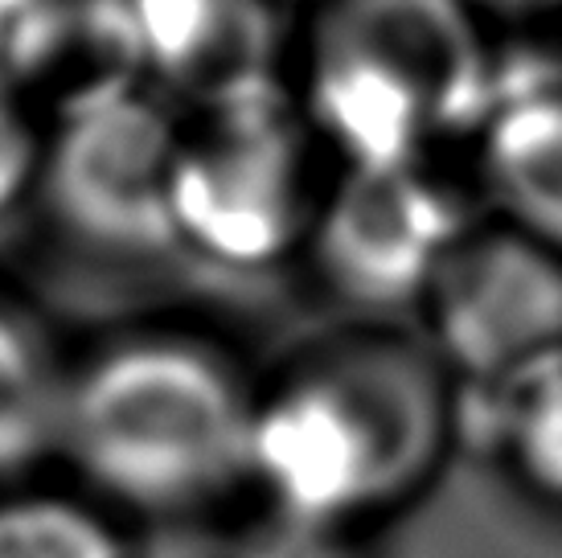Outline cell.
Listing matches in <instances>:
<instances>
[{
	"mask_svg": "<svg viewBox=\"0 0 562 558\" xmlns=\"http://www.w3.org/2000/svg\"><path fill=\"white\" fill-rule=\"evenodd\" d=\"M42 156L46 144L37 140L25 111L13 94L0 91V214H9L30 189L42 181Z\"/></svg>",
	"mask_w": 562,
	"mask_h": 558,
	"instance_id": "cell-14",
	"label": "cell"
},
{
	"mask_svg": "<svg viewBox=\"0 0 562 558\" xmlns=\"http://www.w3.org/2000/svg\"><path fill=\"white\" fill-rule=\"evenodd\" d=\"M469 234L460 198L423 165L349 169L313 226V259L337 300L370 316L419 309L436 271Z\"/></svg>",
	"mask_w": 562,
	"mask_h": 558,
	"instance_id": "cell-7",
	"label": "cell"
},
{
	"mask_svg": "<svg viewBox=\"0 0 562 558\" xmlns=\"http://www.w3.org/2000/svg\"><path fill=\"white\" fill-rule=\"evenodd\" d=\"M469 4H493V9H517V13H530V9H550L562 0H469Z\"/></svg>",
	"mask_w": 562,
	"mask_h": 558,
	"instance_id": "cell-15",
	"label": "cell"
},
{
	"mask_svg": "<svg viewBox=\"0 0 562 558\" xmlns=\"http://www.w3.org/2000/svg\"><path fill=\"white\" fill-rule=\"evenodd\" d=\"M419 309L456 390L497 394L562 357V255L501 217L469 226Z\"/></svg>",
	"mask_w": 562,
	"mask_h": 558,
	"instance_id": "cell-5",
	"label": "cell"
},
{
	"mask_svg": "<svg viewBox=\"0 0 562 558\" xmlns=\"http://www.w3.org/2000/svg\"><path fill=\"white\" fill-rule=\"evenodd\" d=\"M132 54L202 108L267 91V0H132Z\"/></svg>",
	"mask_w": 562,
	"mask_h": 558,
	"instance_id": "cell-8",
	"label": "cell"
},
{
	"mask_svg": "<svg viewBox=\"0 0 562 558\" xmlns=\"http://www.w3.org/2000/svg\"><path fill=\"white\" fill-rule=\"evenodd\" d=\"M460 451V390L423 337L353 325L259 378L255 510L370 534L431 493Z\"/></svg>",
	"mask_w": 562,
	"mask_h": 558,
	"instance_id": "cell-1",
	"label": "cell"
},
{
	"mask_svg": "<svg viewBox=\"0 0 562 558\" xmlns=\"http://www.w3.org/2000/svg\"><path fill=\"white\" fill-rule=\"evenodd\" d=\"M181 127L157 99L94 91L75 103L42 156V198L87 247L148 255L177 247L172 169Z\"/></svg>",
	"mask_w": 562,
	"mask_h": 558,
	"instance_id": "cell-6",
	"label": "cell"
},
{
	"mask_svg": "<svg viewBox=\"0 0 562 558\" xmlns=\"http://www.w3.org/2000/svg\"><path fill=\"white\" fill-rule=\"evenodd\" d=\"M493 111V49L469 0H328L308 37L304 120L349 160L423 165Z\"/></svg>",
	"mask_w": 562,
	"mask_h": 558,
	"instance_id": "cell-3",
	"label": "cell"
},
{
	"mask_svg": "<svg viewBox=\"0 0 562 558\" xmlns=\"http://www.w3.org/2000/svg\"><path fill=\"white\" fill-rule=\"evenodd\" d=\"M321 205L308 120L271 87L202 108V120L181 127L177 247L222 267H271L313 238Z\"/></svg>",
	"mask_w": 562,
	"mask_h": 558,
	"instance_id": "cell-4",
	"label": "cell"
},
{
	"mask_svg": "<svg viewBox=\"0 0 562 558\" xmlns=\"http://www.w3.org/2000/svg\"><path fill=\"white\" fill-rule=\"evenodd\" d=\"M0 558H136L132 526L75 481L0 489Z\"/></svg>",
	"mask_w": 562,
	"mask_h": 558,
	"instance_id": "cell-12",
	"label": "cell"
},
{
	"mask_svg": "<svg viewBox=\"0 0 562 558\" xmlns=\"http://www.w3.org/2000/svg\"><path fill=\"white\" fill-rule=\"evenodd\" d=\"M481 177L501 222L562 255V87H530L488 111Z\"/></svg>",
	"mask_w": 562,
	"mask_h": 558,
	"instance_id": "cell-9",
	"label": "cell"
},
{
	"mask_svg": "<svg viewBox=\"0 0 562 558\" xmlns=\"http://www.w3.org/2000/svg\"><path fill=\"white\" fill-rule=\"evenodd\" d=\"M259 378L193 328H132L70 361L66 481L127 526H186L250 501Z\"/></svg>",
	"mask_w": 562,
	"mask_h": 558,
	"instance_id": "cell-2",
	"label": "cell"
},
{
	"mask_svg": "<svg viewBox=\"0 0 562 558\" xmlns=\"http://www.w3.org/2000/svg\"><path fill=\"white\" fill-rule=\"evenodd\" d=\"M231 558H374L366 546V534L313 526L296 517L255 510L247 526L238 529Z\"/></svg>",
	"mask_w": 562,
	"mask_h": 558,
	"instance_id": "cell-13",
	"label": "cell"
},
{
	"mask_svg": "<svg viewBox=\"0 0 562 558\" xmlns=\"http://www.w3.org/2000/svg\"><path fill=\"white\" fill-rule=\"evenodd\" d=\"M304 4H328V0H304Z\"/></svg>",
	"mask_w": 562,
	"mask_h": 558,
	"instance_id": "cell-16",
	"label": "cell"
},
{
	"mask_svg": "<svg viewBox=\"0 0 562 558\" xmlns=\"http://www.w3.org/2000/svg\"><path fill=\"white\" fill-rule=\"evenodd\" d=\"M469 444L521 501L562 522V357L497 394H460V448Z\"/></svg>",
	"mask_w": 562,
	"mask_h": 558,
	"instance_id": "cell-10",
	"label": "cell"
},
{
	"mask_svg": "<svg viewBox=\"0 0 562 558\" xmlns=\"http://www.w3.org/2000/svg\"><path fill=\"white\" fill-rule=\"evenodd\" d=\"M66 370L46 325L0 288V489L37 477L58 451Z\"/></svg>",
	"mask_w": 562,
	"mask_h": 558,
	"instance_id": "cell-11",
	"label": "cell"
}]
</instances>
